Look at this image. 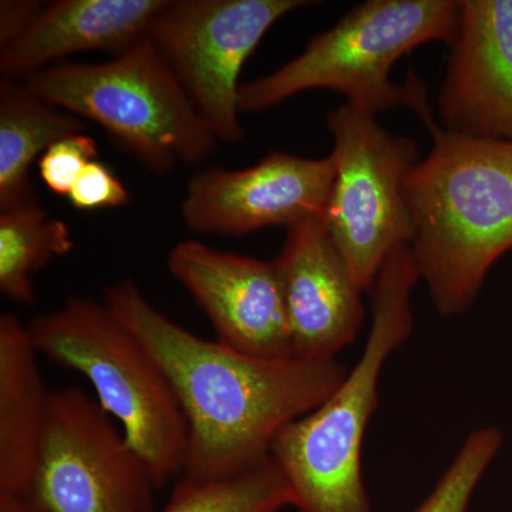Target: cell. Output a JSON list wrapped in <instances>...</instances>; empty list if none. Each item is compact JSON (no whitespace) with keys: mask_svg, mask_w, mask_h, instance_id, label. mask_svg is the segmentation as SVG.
<instances>
[{"mask_svg":"<svg viewBox=\"0 0 512 512\" xmlns=\"http://www.w3.org/2000/svg\"><path fill=\"white\" fill-rule=\"evenodd\" d=\"M335 181L332 157L271 153L244 170L211 168L191 178L181 214L201 234L241 237L325 217Z\"/></svg>","mask_w":512,"mask_h":512,"instance_id":"cell-10","label":"cell"},{"mask_svg":"<svg viewBox=\"0 0 512 512\" xmlns=\"http://www.w3.org/2000/svg\"><path fill=\"white\" fill-rule=\"evenodd\" d=\"M40 99L100 124L157 174L197 164L217 137L150 36L107 62L55 64L20 80Z\"/></svg>","mask_w":512,"mask_h":512,"instance_id":"cell-6","label":"cell"},{"mask_svg":"<svg viewBox=\"0 0 512 512\" xmlns=\"http://www.w3.org/2000/svg\"><path fill=\"white\" fill-rule=\"evenodd\" d=\"M153 474L113 417L80 387L49 394L29 497L43 512H153Z\"/></svg>","mask_w":512,"mask_h":512,"instance_id":"cell-8","label":"cell"},{"mask_svg":"<svg viewBox=\"0 0 512 512\" xmlns=\"http://www.w3.org/2000/svg\"><path fill=\"white\" fill-rule=\"evenodd\" d=\"M454 0H367L333 28L319 33L301 55L281 69L239 89L241 113L272 109L296 94L328 89L350 106L376 114L407 107L424 126L433 123L426 84L410 76L390 79L394 64L413 49L450 42L456 29Z\"/></svg>","mask_w":512,"mask_h":512,"instance_id":"cell-4","label":"cell"},{"mask_svg":"<svg viewBox=\"0 0 512 512\" xmlns=\"http://www.w3.org/2000/svg\"><path fill=\"white\" fill-rule=\"evenodd\" d=\"M28 330L37 355L92 383L104 412L146 460L157 490L183 474L188 430L173 387L106 303L74 298L35 316Z\"/></svg>","mask_w":512,"mask_h":512,"instance_id":"cell-5","label":"cell"},{"mask_svg":"<svg viewBox=\"0 0 512 512\" xmlns=\"http://www.w3.org/2000/svg\"><path fill=\"white\" fill-rule=\"evenodd\" d=\"M433 147L403 180L410 244L437 311L463 315L495 262L512 249V141L426 127Z\"/></svg>","mask_w":512,"mask_h":512,"instance_id":"cell-2","label":"cell"},{"mask_svg":"<svg viewBox=\"0 0 512 512\" xmlns=\"http://www.w3.org/2000/svg\"><path fill=\"white\" fill-rule=\"evenodd\" d=\"M69 200L77 211H96L123 207L130 201V194L107 165L93 160L77 178Z\"/></svg>","mask_w":512,"mask_h":512,"instance_id":"cell-21","label":"cell"},{"mask_svg":"<svg viewBox=\"0 0 512 512\" xmlns=\"http://www.w3.org/2000/svg\"><path fill=\"white\" fill-rule=\"evenodd\" d=\"M104 303L173 387L187 423L188 480H224L262 463L276 436L349 373L336 359H262L202 339L158 311L133 279L107 286Z\"/></svg>","mask_w":512,"mask_h":512,"instance_id":"cell-1","label":"cell"},{"mask_svg":"<svg viewBox=\"0 0 512 512\" xmlns=\"http://www.w3.org/2000/svg\"><path fill=\"white\" fill-rule=\"evenodd\" d=\"M284 298L292 356L336 359L365 320L362 289L330 237L325 217L288 229L274 261Z\"/></svg>","mask_w":512,"mask_h":512,"instance_id":"cell-13","label":"cell"},{"mask_svg":"<svg viewBox=\"0 0 512 512\" xmlns=\"http://www.w3.org/2000/svg\"><path fill=\"white\" fill-rule=\"evenodd\" d=\"M79 117L40 99L20 80L0 82V211L35 201L29 171L47 148L83 133Z\"/></svg>","mask_w":512,"mask_h":512,"instance_id":"cell-16","label":"cell"},{"mask_svg":"<svg viewBox=\"0 0 512 512\" xmlns=\"http://www.w3.org/2000/svg\"><path fill=\"white\" fill-rule=\"evenodd\" d=\"M97 157L99 147L93 137L72 134L56 141L40 156V177L53 194L69 197L84 167Z\"/></svg>","mask_w":512,"mask_h":512,"instance_id":"cell-20","label":"cell"},{"mask_svg":"<svg viewBox=\"0 0 512 512\" xmlns=\"http://www.w3.org/2000/svg\"><path fill=\"white\" fill-rule=\"evenodd\" d=\"M42 9V5L33 0L0 2V52L18 42L28 32Z\"/></svg>","mask_w":512,"mask_h":512,"instance_id":"cell-22","label":"cell"},{"mask_svg":"<svg viewBox=\"0 0 512 512\" xmlns=\"http://www.w3.org/2000/svg\"><path fill=\"white\" fill-rule=\"evenodd\" d=\"M305 0H168L151 25L154 43L218 141L238 144L239 74L262 37Z\"/></svg>","mask_w":512,"mask_h":512,"instance_id":"cell-9","label":"cell"},{"mask_svg":"<svg viewBox=\"0 0 512 512\" xmlns=\"http://www.w3.org/2000/svg\"><path fill=\"white\" fill-rule=\"evenodd\" d=\"M420 281L410 245L394 249L372 293V328L356 365L311 413L276 436L271 457L291 484L299 512H372L362 471L363 440L379 404L387 359L413 332L412 292Z\"/></svg>","mask_w":512,"mask_h":512,"instance_id":"cell-3","label":"cell"},{"mask_svg":"<svg viewBox=\"0 0 512 512\" xmlns=\"http://www.w3.org/2000/svg\"><path fill=\"white\" fill-rule=\"evenodd\" d=\"M0 512H43L30 497L0 495Z\"/></svg>","mask_w":512,"mask_h":512,"instance_id":"cell-23","label":"cell"},{"mask_svg":"<svg viewBox=\"0 0 512 512\" xmlns=\"http://www.w3.org/2000/svg\"><path fill=\"white\" fill-rule=\"evenodd\" d=\"M167 266L210 319L222 345L262 359L292 357L274 262L188 239L171 249Z\"/></svg>","mask_w":512,"mask_h":512,"instance_id":"cell-11","label":"cell"},{"mask_svg":"<svg viewBox=\"0 0 512 512\" xmlns=\"http://www.w3.org/2000/svg\"><path fill=\"white\" fill-rule=\"evenodd\" d=\"M168 0H60L0 52L3 77L25 80L79 53L126 52L150 33Z\"/></svg>","mask_w":512,"mask_h":512,"instance_id":"cell-14","label":"cell"},{"mask_svg":"<svg viewBox=\"0 0 512 512\" xmlns=\"http://www.w3.org/2000/svg\"><path fill=\"white\" fill-rule=\"evenodd\" d=\"M49 390L28 325L0 315V495L29 497L45 430Z\"/></svg>","mask_w":512,"mask_h":512,"instance_id":"cell-15","label":"cell"},{"mask_svg":"<svg viewBox=\"0 0 512 512\" xmlns=\"http://www.w3.org/2000/svg\"><path fill=\"white\" fill-rule=\"evenodd\" d=\"M73 247L69 227L47 217L36 200L0 211V292L18 305H32V276Z\"/></svg>","mask_w":512,"mask_h":512,"instance_id":"cell-17","label":"cell"},{"mask_svg":"<svg viewBox=\"0 0 512 512\" xmlns=\"http://www.w3.org/2000/svg\"><path fill=\"white\" fill-rule=\"evenodd\" d=\"M293 505L291 484L269 456L245 473L224 480L181 478L161 512H279Z\"/></svg>","mask_w":512,"mask_h":512,"instance_id":"cell-18","label":"cell"},{"mask_svg":"<svg viewBox=\"0 0 512 512\" xmlns=\"http://www.w3.org/2000/svg\"><path fill=\"white\" fill-rule=\"evenodd\" d=\"M503 441V431L498 427L471 431L439 483L414 512H467L474 491Z\"/></svg>","mask_w":512,"mask_h":512,"instance_id":"cell-19","label":"cell"},{"mask_svg":"<svg viewBox=\"0 0 512 512\" xmlns=\"http://www.w3.org/2000/svg\"><path fill=\"white\" fill-rule=\"evenodd\" d=\"M448 47L439 126L457 136L512 141V0L458 2Z\"/></svg>","mask_w":512,"mask_h":512,"instance_id":"cell-12","label":"cell"},{"mask_svg":"<svg viewBox=\"0 0 512 512\" xmlns=\"http://www.w3.org/2000/svg\"><path fill=\"white\" fill-rule=\"evenodd\" d=\"M326 124L335 163L326 225L357 286L370 291L394 249L412 244L403 180L420 160L419 147L348 103L330 110Z\"/></svg>","mask_w":512,"mask_h":512,"instance_id":"cell-7","label":"cell"}]
</instances>
